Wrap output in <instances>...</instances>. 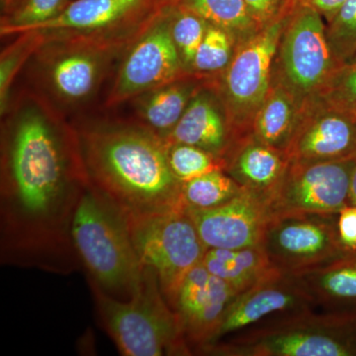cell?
Masks as SVG:
<instances>
[{
  "label": "cell",
  "mask_w": 356,
  "mask_h": 356,
  "mask_svg": "<svg viewBox=\"0 0 356 356\" xmlns=\"http://www.w3.org/2000/svg\"><path fill=\"white\" fill-rule=\"evenodd\" d=\"M76 134L44 115H20L2 145L0 261L69 275L81 269L72 224L89 184Z\"/></svg>",
  "instance_id": "1"
},
{
  "label": "cell",
  "mask_w": 356,
  "mask_h": 356,
  "mask_svg": "<svg viewBox=\"0 0 356 356\" xmlns=\"http://www.w3.org/2000/svg\"><path fill=\"white\" fill-rule=\"evenodd\" d=\"M74 134L89 181L126 217L184 207L165 142L153 131L110 125Z\"/></svg>",
  "instance_id": "2"
},
{
  "label": "cell",
  "mask_w": 356,
  "mask_h": 356,
  "mask_svg": "<svg viewBox=\"0 0 356 356\" xmlns=\"http://www.w3.org/2000/svg\"><path fill=\"white\" fill-rule=\"evenodd\" d=\"M70 234L88 282L112 298H132L146 266L134 247L125 215L90 182L77 205Z\"/></svg>",
  "instance_id": "3"
},
{
  "label": "cell",
  "mask_w": 356,
  "mask_h": 356,
  "mask_svg": "<svg viewBox=\"0 0 356 356\" xmlns=\"http://www.w3.org/2000/svg\"><path fill=\"white\" fill-rule=\"evenodd\" d=\"M103 329L125 356L192 355L177 313L168 303L156 274L146 266L144 280L128 301L112 298L90 284Z\"/></svg>",
  "instance_id": "4"
},
{
  "label": "cell",
  "mask_w": 356,
  "mask_h": 356,
  "mask_svg": "<svg viewBox=\"0 0 356 356\" xmlns=\"http://www.w3.org/2000/svg\"><path fill=\"white\" fill-rule=\"evenodd\" d=\"M216 356H356V312H301L205 346Z\"/></svg>",
  "instance_id": "5"
},
{
  "label": "cell",
  "mask_w": 356,
  "mask_h": 356,
  "mask_svg": "<svg viewBox=\"0 0 356 356\" xmlns=\"http://www.w3.org/2000/svg\"><path fill=\"white\" fill-rule=\"evenodd\" d=\"M126 219L140 261L156 274L172 307L182 281L207 250L195 225L185 206Z\"/></svg>",
  "instance_id": "6"
},
{
  "label": "cell",
  "mask_w": 356,
  "mask_h": 356,
  "mask_svg": "<svg viewBox=\"0 0 356 356\" xmlns=\"http://www.w3.org/2000/svg\"><path fill=\"white\" fill-rule=\"evenodd\" d=\"M278 83L300 109L321 97L341 65L337 62L320 13L303 0H294L281 36L277 55Z\"/></svg>",
  "instance_id": "7"
},
{
  "label": "cell",
  "mask_w": 356,
  "mask_h": 356,
  "mask_svg": "<svg viewBox=\"0 0 356 356\" xmlns=\"http://www.w3.org/2000/svg\"><path fill=\"white\" fill-rule=\"evenodd\" d=\"M294 2V1H293ZM247 41L236 46L225 70L222 95L238 139L252 135L255 115L273 86V67L292 4Z\"/></svg>",
  "instance_id": "8"
},
{
  "label": "cell",
  "mask_w": 356,
  "mask_h": 356,
  "mask_svg": "<svg viewBox=\"0 0 356 356\" xmlns=\"http://www.w3.org/2000/svg\"><path fill=\"white\" fill-rule=\"evenodd\" d=\"M261 248L273 268L298 274L348 254L337 234V214L284 213L271 216Z\"/></svg>",
  "instance_id": "9"
},
{
  "label": "cell",
  "mask_w": 356,
  "mask_h": 356,
  "mask_svg": "<svg viewBox=\"0 0 356 356\" xmlns=\"http://www.w3.org/2000/svg\"><path fill=\"white\" fill-rule=\"evenodd\" d=\"M355 158L318 163L290 161L274 191L271 214L323 213L339 214L348 206L351 172Z\"/></svg>",
  "instance_id": "10"
},
{
  "label": "cell",
  "mask_w": 356,
  "mask_h": 356,
  "mask_svg": "<svg viewBox=\"0 0 356 356\" xmlns=\"http://www.w3.org/2000/svg\"><path fill=\"white\" fill-rule=\"evenodd\" d=\"M184 67L170 33L168 7H159L149 18L146 33L126 56L109 104L125 102L180 79Z\"/></svg>",
  "instance_id": "11"
},
{
  "label": "cell",
  "mask_w": 356,
  "mask_h": 356,
  "mask_svg": "<svg viewBox=\"0 0 356 356\" xmlns=\"http://www.w3.org/2000/svg\"><path fill=\"white\" fill-rule=\"evenodd\" d=\"M314 309L296 275L274 270L254 286L236 295L210 344L232 339L276 318Z\"/></svg>",
  "instance_id": "12"
},
{
  "label": "cell",
  "mask_w": 356,
  "mask_h": 356,
  "mask_svg": "<svg viewBox=\"0 0 356 356\" xmlns=\"http://www.w3.org/2000/svg\"><path fill=\"white\" fill-rule=\"evenodd\" d=\"M286 154L290 161L318 163L356 156V114L323 98L309 103Z\"/></svg>",
  "instance_id": "13"
},
{
  "label": "cell",
  "mask_w": 356,
  "mask_h": 356,
  "mask_svg": "<svg viewBox=\"0 0 356 356\" xmlns=\"http://www.w3.org/2000/svg\"><path fill=\"white\" fill-rule=\"evenodd\" d=\"M236 295L224 280L209 273L202 262L187 274L172 308L193 355L213 343L225 313Z\"/></svg>",
  "instance_id": "14"
},
{
  "label": "cell",
  "mask_w": 356,
  "mask_h": 356,
  "mask_svg": "<svg viewBox=\"0 0 356 356\" xmlns=\"http://www.w3.org/2000/svg\"><path fill=\"white\" fill-rule=\"evenodd\" d=\"M185 208L207 250H236L261 245L267 222L273 216L268 204L245 189L218 207Z\"/></svg>",
  "instance_id": "15"
},
{
  "label": "cell",
  "mask_w": 356,
  "mask_h": 356,
  "mask_svg": "<svg viewBox=\"0 0 356 356\" xmlns=\"http://www.w3.org/2000/svg\"><path fill=\"white\" fill-rule=\"evenodd\" d=\"M163 140L198 147L225 161L240 139L216 100L209 93L199 91Z\"/></svg>",
  "instance_id": "16"
},
{
  "label": "cell",
  "mask_w": 356,
  "mask_h": 356,
  "mask_svg": "<svg viewBox=\"0 0 356 356\" xmlns=\"http://www.w3.org/2000/svg\"><path fill=\"white\" fill-rule=\"evenodd\" d=\"M158 8L154 0H72L55 18L27 32L100 31L147 15Z\"/></svg>",
  "instance_id": "17"
},
{
  "label": "cell",
  "mask_w": 356,
  "mask_h": 356,
  "mask_svg": "<svg viewBox=\"0 0 356 356\" xmlns=\"http://www.w3.org/2000/svg\"><path fill=\"white\" fill-rule=\"evenodd\" d=\"M225 163L224 172L236 184L269 204L286 172L289 159L283 152L259 142L252 134L236 143Z\"/></svg>",
  "instance_id": "18"
},
{
  "label": "cell",
  "mask_w": 356,
  "mask_h": 356,
  "mask_svg": "<svg viewBox=\"0 0 356 356\" xmlns=\"http://www.w3.org/2000/svg\"><path fill=\"white\" fill-rule=\"evenodd\" d=\"M294 275L314 308L320 307L331 313L356 312V252Z\"/></svg>",
  "instance_id": "19"
},
{
  "label": "cell",
  "mask_w": 356,
  "mask_h": 356,
  "mask_svg": "<svg viewBox=\"0 0 356 356\" xmlns=\"http://www.w3.org/2000/svg\"><path fill=\"white\" fill-rule=\"evenodd\" d=\"M100 47L65 49L56 56L48 70L54 91L65 102L83 100L95 90L104 67Z\"/></svg>",
  "instance_id": "20"
},
{
  "label": "cell",
  "mask_w": 356,
  "mask_h": 356,
  "mask_svg": "<svg viewBox=\"0 0 356 356\" xmlns=\"http://www.w3.org/2000/svg\"><path fill=\"white\" fill-rule=\"evenodd\" d=\"M202 264L209 273L224 280L238 294L277 270L271 266L261 245L236 250L208 248Z\"/></svg>",
  "instance_id": "21"
},
{
  "label": "cell",
  "mask_w": 356,
  "mask_h": 356,
  "mask_svg": "<svg viewBox=\"0 0 356 356\" xmlns=\"http://www.w3.org/2000/svg\"><path fill=\"white\" fill-rule=\"evenodd\" d=\"M298 103L280 83L270 90L252 123V136L267 146L286 154L300 119Z\"/></svg>",
  "instance_id": "22"
},
{
  "label": "cell",
  "mask_w": 356,
  "mask_h": 356,
  "mask_svg": "<svg viewBox=\"0 0 356 356\" xmlns=\"http://www.w3.org/2000/svg\"><path fill=\"white\" fill-rule=\"evenodd\" d=\"M198 92L193 81L180 77L138 96V113L147 129L165 140Z\"/></svg>",
  "instance_id": "23"
},
{
  "label": "cell",
  "mask_w": 356,
  "mask_h": 356,
  "mask_svg": "<svg viewBox=\"0 0 356 356\" xmlns=\"http://www.w3.org/2000/svg\"><path fill=\"white\" fill-rule=\"evenodd\" d=\"M178 6L228 33L236 46L259 31L245 0H181Z\"/></svg>",
  "instance_id": "24"
},
{
  "label": "cell",
  "mask_w": 356,
  "mask_h": 356,
  "mask_svg": "<svg viewBox=\"0 0 356 356\" xmlns=\"http://www.w3.org/2000/svg\"><path fill=\"white\" fill-rule=\"evenodd\" d=\"M243 191L228 173L215 170L182 184V203L191 209H211L228 202Z\"/></svg>",
  "instance_id": "25"
},
{
  "label": "cell",
  "mask_w": 356,
  "mask_h": 356,
  "mask_svg": "<svg viewBox=\"0 0 356 356\" xmlns=\"http://www.w3.org/2000/svg\"><path fill=\"white\" fill-rule=\"evenodd\" d=\"M165 7V6H163ZM168 7L170 33L184 69H191L209 23L180 6Z\"/></svg>",
  "instance_id": "26"
},
{
  "label": "cell",
  "mask_w": 356,
  "mask_h": 356,
  "mask_svg": "<svg viewBox=\"0 0 356 356\" xmlns=\"http://www.w3.org/2000/svg\"><path fill=\"white\" fill-rule=\"evenodd\" d=\"M168 165L181 184L215 170H225L224 159L200 147L180 143H166Z\"/></svg>",
  "instance_id": "27"
},
{
  "label": "cell",
  "mask_w": 356,
  "mask_h": 356,
  "mask_svg": "<svg viewBox=\"0 0 356 356\" xmlns=\"http://www.w3.org/2000/svg\"><path fill=\"white\" fill-rule=\"evenodd\" d=\"M72 0H19L4 14L0 31L2 35L23 34L35 26L53 19Z\"/></svg>",
  "instance_id": "28"
},
{
  "label": "cell",
  "mask_w": 356,
  "mask_h": 356,
  "mask_svg": "<svg viewBox=\"0 0 356 356\" xmlns=\"http://www.w3.org/2000/svg\"><path fill=\"white\" fill-rule=\"evenodd\" d=\"M327 36L337 62L343 65L356 56V0H346L327 23Z\"/></svg>",
  "instance_id": "29"
},
{
  "label": "cell",
  "mask_w": 356,
  "mask_h": 356,
  "mask_svg": "<svg viewBox=\"0 0 356 356\" xmlns=\"http://www.w3.org/2000/svg\"><path fill=\"white\" fill-rule=\"evenodd\" d=\"M233 46V40L228 33L217 26L209 24L191 70L211 74L226 69L234 56Z\"/></svg>",
  "instance_id": "30"
},
{
  "label": "cell",
  "mask_w": 356,
  "mask_h": 356,
  "mask_svg": "<svg viewBox=\"0 0 356 356\" xmlns=\"http://www.w3.org/2000/svg\"><path fill=\"white\" fill-rule=\"evenodd\" d=\"M17 43L6 49L2 53L0 64V104L4 113L8 102L9 90L14 76L17 74L21 65L32 51L44 43V36L39 32H27L20 34Z\"/></svg>",
  "instance_id": "31"
},
{
  "label": "cell",
  "mask_w": 356,
  "mask_h": 356,
  "mask_svg": "<svg viewBox=\"0 0 356 356\" xmlns=\"http://www.w3.org/2000/svg\"><path fill=\"white\" fill-rule=\"evenodd\" d=\"M320 98L356 114V60L341 65L334 72Z\"/></svg>",
  "instance_id": "32"
},
{
  "label": "cell",
  "mask_w": 356,
  "mask_h": 356,
  "mask_svg": "<svg viewBox=\"0 0 356 356\" xmlns=\"http://www.w3.org/2000/svg\"><path fill=\"white\" fill-rule=\"evenodd\" d=\"M248 13L259 29L275 20L286 10L293 0H245Z\"/></svg>",
  "instance_id": "33"
},
{
  "label": "cell",
  "mask_w": 356,
  "mask_h": 356,
  "mask_svg": "<svg viewBox=\"0 0 356 356\" xmlns=\"http://www.w3.org/2000/svg\"><path fill=\"white\" fill-rule=\"evenodd\" d=\"M337 234L344 252H356V206H346L337 214Z\"/></svg>",
  "instance_id": "34"
},
{
  "label": "cell",
  "mask_w": 356,
  "mask_h": 356,
  "mask_svg": "<svg viewBox=\"0 0 356 356\" xmlns=\"http://www.w3.org/2000/svg\"><path fill=\"white\" fill-rule=\"evenodd\" d=\"M303 1L315 8L324 17V19L330 23L336 17L346 0H303Z\"/></svg>",
  "instance_id": "35"
},
{
  "label": "cell",
  "mask_w": 356,
  "mask_h": 356,
  "mask_svg": "<svg viewBox=\"0 0 356 356\" xmlns=\"http://www.w3.org/2000/svg\"><path fill=\"white\" fill-rule=\"evenodd\" d=\"M348 205L356 206V161L350 175V191H348Z\"/></svg>",
  "instance_id": "36"
},
{
  "label": "cell",
  "mask_w": 356,
  "mask_h": 356,
  "mask_svg": "<svg viewBox=\"0 0 356 356\" xmlns=\"http://www.w3.org/2000/svg\"><path fill=\"white\" fill-rule=\"evenodd\" d=\"M1 1V8L4 14L8 13L13 8L19 0H0Z\"/></svg>",
  "instance_id": "37"
},
{
  "label": "cell",
  "mask_w": 356,
  "mask_h": 356,
  "mask_svg": "<svg viewBox=\"0 0 356 356\" xmlns=\"http://www.w3.org/2000/svg\"><path fill=\"white\" fill-rule=\"evenodd\" d=\"M180 1L181 0H154L158 7L177 6Z\"/></svg>",
  "instance_id": "38"
},
{
  "label": "cell",
  "mask_w": 356,
  "mask_h": 356,
  "mask_svg": "<svg viewBox=\"0 0 356 356\" xmlns=\"http://www.w3.org/2000/svg\"><path fill=\"white\" fill-rule=\"evenodd\" d=\"M356 60V56H355V58H353V60ZM350 62H351V60H350Z\"/></svg>",
  "instance_id": "39"
},
{
  "label": "cell",
  "mask_w": 356,
  "mask_h": 356,
  "mask_svg": "<svg viewBox=\"0 0 356 356\" xmlns=\"http://www.w3.org/2000/svg\"></svg>",
  "instance_id": "40"
}]
</instances>
